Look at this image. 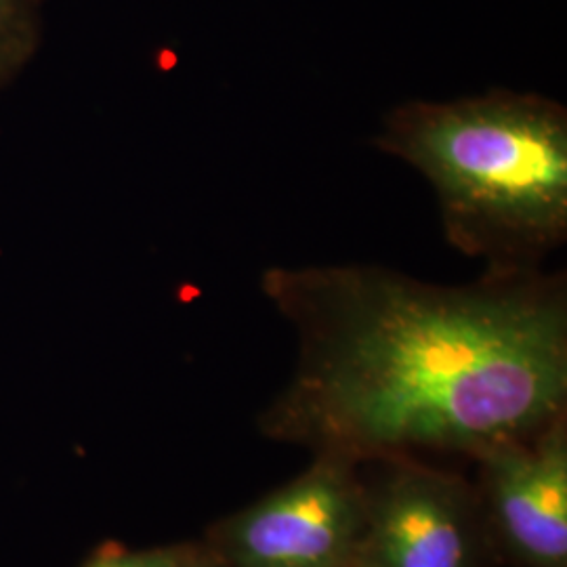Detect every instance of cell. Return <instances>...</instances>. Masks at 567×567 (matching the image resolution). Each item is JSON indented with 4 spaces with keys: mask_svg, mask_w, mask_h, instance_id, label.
Returning a JSON list of instances; mask_svg holds the SVG:
<instances>
[{
    "mask_svg": "<svg viewBox=\"0 0 567 567\" xmlns=\"http://www.w3.org/2000/svg\"><path fill=\"white\" fill-rule=\"evenodd\" d=\"M297 362L265 437L353 463L526 440L567 414V286L545 269L440 286L383 265H274Z\"/></svg>",
    "mask_w": 567,
    "mask_h": 567,
    "instance_id": "obj_1",
    "label": "cell"
},
{
    "mask_svg": "<svg viewBox=\"0 0 567 567\" xmlns=\"http://www.w3.org/2000/svg\"><path fill=\"white\" fill-rule=\"evenodd\" d=\"M374 145L431 185L447 244L484 271L545 269L567 243V110L496 89L389 110Z\"/></svg>",
    "mask_w": 567,
    "mask_h": 567,
    "instance_id": "obj_2",
    "label": "cell"
},
{
    "mask_svg": "<svg viewBox=\"0 0 567 567\" xmlns=\"http://www.w3.org/2000/svg\"><path fill=\"white\" fill-rule=\"evenodd\" d=\"M360 463L320 454L301 475L208 534L221 567H351L364 522Z\"/></svg>",
    "mask_w": 567,
    "mask_h": 567,
    "instance_id": "obj_3",
    "label": "cell"
},
{
    "mask_svg": "<svg viewBox=\"0 0 567 567\" xmlns=\"http://www.w3.org/2000/svg\"><path fill=\"white\" fill-rule=\"evenodd\" d=\"M364 480V522L351 567H487L492 538L480 492L410 458Z\"/></svg>",
    "mask_w": 567,
    "mask_h": 567,
    "instance_id": "obj_4",
    "label": "cell"
},
{
    "mask_svg": "<svg viewBox=\"0 0 567 567\" xmlns=\"http://www.w3.org/2000/svg\"><path fill=\"white\" fill-rule=\"evenodd\" d=\"M566 416L473 456L492 547L517 567H567Z\"/></svg>",
    "mask_w": 567,
    "mask_h": 567,
    "instance_id": "obj_5",
    "label": "cell"
},
{
    "mask_svg": "<svg viewBox=\"0 0 567 567\" xmlns=\"http://www.w3.org/2000/svg\"><path fill=\"white\" fill-rule=\"evenodd\" d=\"M41 39V0H0V89L34 55Z\"/></svg>",
    "mask_w": 567,
    "mask_h": 567,
    "instance_id": "obj_6",
    "label": "cell"
},
{
    "mask_svg": "<svg viewBox=\"0 0 567 567\" xmlns=\"http://www.w3.org/2000/svg\"><path fill=\"white\" fill-rule=\"evenodd\" d=\"M198 550L182 547L105 553L86 567H192Z\"/></svg>",
    "mask_w": 567,
    "mask_h": 567,
    "instance_id": "obj_7",
    "label": "cell"
},
{
    "mask_svg": "<svg viewBox=\"0 0 567 567\" xmlns=\"http://www.w3.org/2000/svg\"><path fill=\"white\" fill-rule=\"evenodd\" d=\"M192 567H221L210 555H208V550L203 548V550H198V555H196V561H194V566Z\"/></svg>",
    "mask_w": 567,
    "mask_h": 567,
    "instance_id": "obj_8",
    "label": "cell"
}]
</instances>
